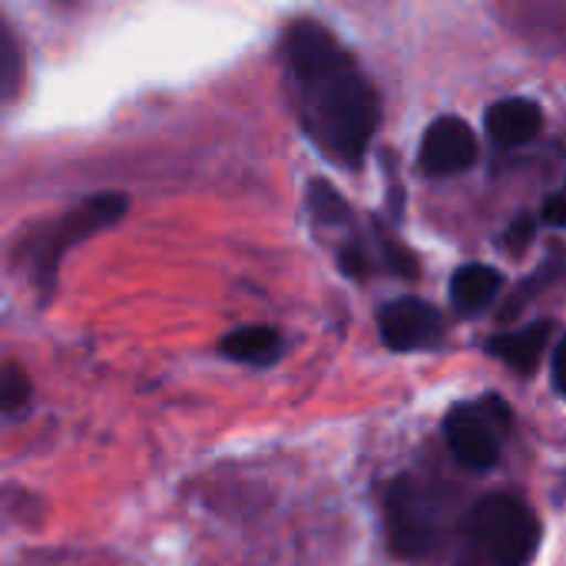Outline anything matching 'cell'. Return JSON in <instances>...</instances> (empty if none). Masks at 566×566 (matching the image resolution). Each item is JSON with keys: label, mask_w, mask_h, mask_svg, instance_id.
<instances>
[{"label": "cell", "mask_w": 566, "mask_h": 566, "mask_svg": "<svg viewBox=\"0 0 566 566\" xmlns=\"http://www.w3.org/2000/svg\"><path fill=\"white\" fill-rule=\"evenodd\" d=\"M541 219H544L547 226H554V229H560V226H564V196H560V192H554V196L547 199V206H544Z\"/></svg>", "instance_id": "ffe728a7"}, {"label": "cell", "mask_w": 566, "mask_h": 566, "mask_svg": "<svg viewBox=\"0 0 566 566\" xmlns=\"http://www.w3.org/2000/svg\"><path fill=\"white\" fill-rule=\"evenodd\" d=\"M126 196L123 192H99V196H90L83 199L76 209H70L33 249V279L50 289L56 282V269L63 262V255L80 245L83 239L116 226L123 216H126Z\"/></svg>", "instance_id": "3957f363"}, {"label": "cell", "mask_w": 566, "mask_h": 566, "mask_svg": "<svg viewBox=\"0 0 566 566\" xmlns=\"http://www.w3.org/2000/svg\"><path fill=\"white\" fill-rule=\"evenodd\" d=\"M471 534L494 566H531L541 547V524L527 504L507 494H494L478 504Z\"/></svg>", "instance_id": "7a4b0ae2"}, {"label": "cell", "mask_w": 566, "mask_h": 566, "mask_svg": "<svg viewBox=\"0 0 566 566\" xmlns=\"http://www.w3.org/2000/svg\"><path fill=\"white\" fill-rule=\"evenodd\" d=\"M27 80V60H23V46L13 33V27L7 23V17L0 13V103H10L20 96Z\"/></svg>", "instance_id": "4fadbf2b"}, {"label": "cell", "mask_w": 566, "mask_h": 566, "mask_svg": "<svg viewBox=\"0 0 566 566\" xmlns=\"http://www.w3.org/2000/svg\"><path fill=\"white\" fill-rule=\"evenodd\" d=\"M385 527H388L391 554L401 560H421L434 551V537H438L434 507L411 478H401L388 488Z\"/></svg>", "instance_id": "5b68a950"}, {"label": "cell", "mask_w": 566, "mask_h": 566, "mask_svg": "<svg viewBox=\"0 0 566 566\" xmlns=\"http://www.w3.org/2000/svg\"><path fill=\"white\" fill-rule=\"evenodd\" d=\"M497 424H511V411L501 398H484L481 405H454L444 418L451 454L471 471H491L501 458Z\"/></svg>", "instance_id": "277c9868"}, {"label": "cell", "mask_w": 566, "mask_h": 566, "mask_svg": "<svg viewBox=\"0 0 566 566\" xmlns=\"http://www.w3.org/2000/svg\"><path fill=\"white\" fill-rule=\"evenodd\" d=\"M305 126L312 139L345 166H361L365 149L378 129V96L358 70H345L305 86Z\"/></svg>", "instance_id": "6da1fadb"}, {"label": "cell", "mask_w": 566, "mask_h": 566, "mask_svg": "<svg viewBox=\"0 0 566 566\" xmlns=\"http://www.w3.org/2000/svg\"><path fill=\"white\" fill-rule=\"evenodd\" d=\"M488 133L497 146L504 149H514V146H524L531 139L541 136L544 129V109L534 103V99H524V96H511V99H501L488 109Z\"/></svg>", "instance_id": "9c48e42d"}, {"label": "cell", "mask_w": 566, "mask_h": 566, "mask_svg": "<svg viewBox=\"0 0 566 566\" xmlns=\"http://www.w3.org/2000/svg\"><path fill=\"white\" fill-rule=\"evenodd\" d=\"M551 332H554V322H534L524 332H507V335L491 338L488 352L497 361H504L507 368H514L521 375H534L541 358H544V352H547Z\"/></svg>", "instance_id": "30bf717a"}, {"label": "cell", "mask_w": 566, "mask_h": 566, "mask_svg": "<svg viewBox=\"0 0 566 566\" xmlns=\"http://www.w3.org/2000/svg\"><path fill=\"white\" fill-rule=\"evenodd\" d=\"M504 279L497 269L491 265H481V262H471L464 269L454 272L451 279V302L461 315H481L501 292Z\"/></svg>", "instance_id": "8fae6325"}, {"label": "cell", "mask_w": 566, "mask_h": 566, "mask_svg": "<svg viewBox=\"0 0 566 566\" xmlns=\"http://www.w3.org/2000/svg\"><path fill=\"white\" fill-rule=\"evenodd\" d=\"M557 272H560V259L554 255V262H551L544 272H537V275H534L527 285H521V292H517V295L511 298V305L504 308V322H507V318H514V315H517V312H521V308H524V305H527V302H531L537 292H544V285H551Z\"/></svg>", "instance_id": "2e32d148"}, {"label": "cell", "mask_w": 566, "mask_h": 566, "mask_svg": "<svg viewBox=\"0 0 566 566\" xmlns=\"http://www.w3.org/2000/svg\"><path fill=\"white\" fill-rule=\"evenodd\" d=\"M381 242H385V259H388V265H391L401 279H415V275H418V262H415V255H411L398 239H391V235H385Z\"/></svg>", "instance_id": "e0dca14e"}, {"label": "cell", "mask_w": 566, "mask_h": 566, "mask_svg": "<svg viewBox=\"0 0 566 566\" xmlns=\"http://www.w3.org/2000/svg\"><path fill=\"white\" fill-rule=\"evenodd\" d=\"M478 159V136L461 116H441L428 126L418 153V166L431 179H448L471 169Z\"/></svg>", "instance_id": "52a82bcc"}, {"label": "cell", "mask_w": 566, "mask_h": 566, "mask_svg": "<svg viewBox=\"0 0 566 566\" xmlns=\"http://www.w3.org/2000/svg\"><path fill=\"white\" fill-rule=\"evenodd\" d=\"M342 272H345L348 279H361V275L368 272L365 252H361L358 245H348V249L342 252Z\"/></svg>", "instance_id": "d6986e66"}, {"label": "cell", "mask_w": 566, "mask_h": 566, "mask_svg": "<svg viewBox=\"0 0 566 566\" xmlns=\"http://www.w3.org/2000/svg\"><path fill=\"white\" fill-rule=\"evenodd\" d=\"M534 235H537V219L534 216H521L511 229H507V249L511 252H524L531 242H534Z\"/></svg>", "instance_id": "ac0fdd59"}, {"label": "cell", "mask_w": 566, "mask_h": 566, "mask_svg": "<svg viewBox=\"0 0 566 566\" xmlns=\"http://www.w3.org/2000/svg\"><path fill=\"white\" fill-rule=\"evenodd\" d=\"M282 53H285L292 76L302 86L322 83V80L338 76L355 66L348 50L335 40V33L315 20H295L282 36Z\"/></svg>", "instance_id": "8992f818"}, {"label": "cell", "mask_w": 566, "mask_h": 566, "mask_svg": "<svg viewBox=\"0 0 566 566\" xmlns=\"http://www.w3.org/2000/svg\"><path fill=\"white\" fill-rule=\"evenodd\" d=\"M554 388L564 391V345L554 348Z\"/></svg>", "instance_id": "44dd1931"}, {"label": "cell", "mask_w": 566, "mask_h": 566, "mask_svg": "<svg viewBox=\"0 0 566 566\" xmlns=\"http://www.w3.org/2000/svg\"><path fill=\"white\" fill-rule=\"evenodd\" d=\"M308 209L325 226H342L352 216L345 196L335 186H328L325 179H312V186H308Z\"/></svg>", "instance_id": "5bb4252c"}, {"label": "cell", "mask_w": 566, "mask_h": 566, "mask_svg": "<svg viewBox=\"0 0 566 566\" xmlns=\"http://www.w3.org/2000/svg\"><path fill=\"white\" fill-rule=\"evenodd\" d=\"M53 3H60V7H73V3H80V0H53Z\"/></svg>", "instance_id": "7402d4cb"}, {"label": "cell", "mask_w": 566, "mask_h": 566, "mask_svg": "<svg viewBox=\"0 0 566 566\" xmlns=\"http://www.w3.org/2000/svg\"><path fill=\"white\" fill-rule=\"evenodd\" d=\"M219 352L239 365H275L282 358V335L269 325H249V328H235L232 335L222 338Z\"/></svg>", "instance_id": "7c38bea8"}, {"label": "cell", "mask_w": 566, "mask_h": 566, "mask_svg": "<svg viewBox=\"0 0 566 566\" xmlns=\"http://www.w3.org/2000/svg\"><path fill=\"white\" fill-rule=\"evenodd\" d=\"M30 401V378L17 365L0 368V415H13Z\"/></svg>", "instance_id": "9a60e30c"}, {"label": "cell", "mask_w": 566, "mask_h": 566, "mask_svg": "<svg viewBox=\"0 0 566 566\" xmlns=\"http://www.w3.org/2000/svg\"><path fill=\"white\" fill-rule=\"evenodd\" d=\"M381 338L395 352H418L441 338V315L421 298H395L378 315Z\"/></svg>", "instance_id": "ba28073f"}]
</instances>
